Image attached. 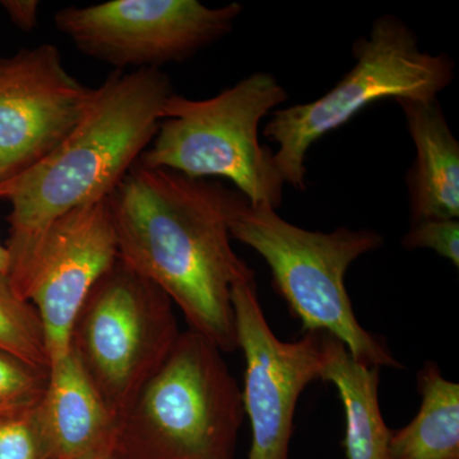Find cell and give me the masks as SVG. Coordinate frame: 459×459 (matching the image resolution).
Listing matches in <instances>:
<instances>
[{
    "label": "cell",
    "mask_w": 459,
    "mask_h": 459,
    "mask_svg": "<svg viewBox=\"0 0 459 459\" xmlns=\"http://www.w3.org/2000/svg\"><path fill=\"white\" fill-rule=\"evenodd\" d=\"M225 188L137 162L108 204L120 261L159 286L189 329L230 353L238 350L232 286L255 276L232 249Z\"/></svg>",
    "instance_id": "obj_1"
},
{
    "label": "cell",
    "mask_w": 459,
    "mask_h": 459,
    "mask_svg": "<svg viewBox=\"0 0 459 459\" xmlns=\"http://www.w3.org/2000/svg\"><path fill=\"white\" fill-rule=\"evenodd\" d=\"M172 93L160 69L113 71L95 87L66 140L0 186V199L11 204L8 255L30 246L57 217L110 197L155 138Z\"/></svg>",
    "instance_id": "obj_2"
},
{
    "label": "cell",
    "mask_w": 459,
    "mask_h": 459,
    "mask_svg": "<svg viewBox=\"0 0 459 459\" xmlns=\"http://www.w3.org/2000/svg\"><path fill=\"white\" fill-rule=\"evenodd\" d=\"M223 202L230 237L264 259L274 287L305 333L336 338L368 367L402 368L385 344L362 328L344 285L350 265L385 243L379 232L310 231L286 221L271 205L252 204L238 190L225 188Z\"/></svg>",
    "instance_id": "obj_3"
},
{
    "label": "cell",
    "mask_w": 459,
    "mask_h": 459,
    "mask_svg": "<svg viewBox=\"0 0 459 459\" xmlns=\"http://www.w3.org/2000/svg\"><path fill=\"white\" fill-rule=\"evenodd\" d=\"M221 350L188 329L117 418L119 459H234L243 395Z\"/></svg>",
    "instance_id": "obj_4"
},
{
    "label": "cell",
    "mask_w": 459,
    "mask_h": 459,
    "mask_svg": "<svg viewBox=\"0 0 459 459\" xmlns=\"http://www.w3.org/2000/svg\"><path fill=\"white\" fill-rule=\"evenodd\" d=\"M286 100L282 84L263 72L210 99L172 93L159 131L138 164L190 179L223 178L252 204L277 210L285 181L274 165L273 152L259 141V126Z\"/></svg>",
    "instance_id": "obj_5"
},
{
    "label": "cell",
    "mask_w": 459,
    "mask_h": 459,
    "mask_svg": "<svg viewBox=\"0 0 459 459\" xmlns=\"http://www.w3.org/2000/svg\"><path fill=\"white\" fill-rule=\"evenodd\" d=\"M356 65L322 98L272 113L263 134L277 144L273 161L285 184L305 190L307 151L365 108L385 99H437L455 80L446 54L420 50L416 32L400 18H377L353 45Z\"/></svg>",
    "instance_id": "obj_6"
},
{
    "label": "cell",
    "mask_w": 459,
    "mask_h": 459,
    "mask_svg": "<svg viewBox=\"0 0 459 459\" xmlns=\"http://www.w3.org/2000/svg\"><path fill=\"white\" fill-rule=\"evenodd\" d=\"M174 307L159 286L117 258L75 316L69 351L117 418L177 344Z\"/></svg>",
    "instance_id": "obj_7"
},
{
    "label": "cell",
    "mask_w": 459,
    "mask_h": 459,
    "mask_svg": "<svg viewBox=\"0 0 459 459\" xmlns=\"http://www.w3.org/2000/svg\"><path fill=\"white\" fill-rule=\"evenodd\" d=\"M241 12L240 3L110 0L60 9L54 22L84 56L126 72L188 60L229 35Z\"/></svg>",
    "instance_id": "obj_8"
},
{
    "label": "cell",
    "mask_w": 459,
    "mask_h": 459,
    "mask_svg": "<svg viewBox=\"0 0 459 459\" xmlns=\"http://www.w3.org/2000/svg\"><path fill=\"white\" fill-rule=\"evenodd\" d=\"M8 255L9 282L38 312L51 365L68 353L75 316L119 258L108 198L57 217L30 246Z\"/></svg>",
    "instance_id": "obj_9"
},
{
    "label": "cell",
    "mask_w": 459,
    "mask_h": 459,
    "mask_svg": "<svg viewBox=\"0 0 459 459\" xmlns=\"http://www.w3.org/2000/svg\"><path fill=\"white\" fill-rule=\"evenodd\" d=\"M231 301L238 349L246 359L241 395L252 428L247 459H289L296 404L319 379L325 333L281 341L265 319L255 279L235 283Z\"/></svg>",
    "instance_id": "obj_10"
},
{
    "label": "cell",
    "mask_w": 459,
    "mask_h": 459,
    "mask_svg": "<svg viewBox=\"0 0 459 459\" xmlns=\"http://www.w3.org/2000/svg\"><path fill=\"white\" fill-rule=\"evenodd\" d=\"M93 90L66 71L56 45L0 57V186L66 140L86 113Z\"/></svg>",
    "instance_id": "obj_11"
},
{
    "label": "cell",
    "mask_w": 459,
    "mask_h": 459,
    "mask_svg": "<svg viewBox=\"0 0 459 459\" xmlns=\"http://www.w3.org/2000/svg\"><path fill=\"white\" fill-rule=\"evenodd\" d=\"M38 416L50 459H87L113 452L117 416L72 351L50 365Z\"/></svg>",
    "instance_id": "obj_12"
},
{
    "label": "cell",
    "mask_w": 459,
    "mask_h": 459,
    "mask_svg": "<svg viewBox=\"0 0 459 459\" xmlns=\"http://www.w3.org/2000/svg\"><path fill=\"white\" fill-rule=\"evenodd\" d=\"M415 144L407 174L411 222L459 219V143L437 99L395 100Z\"/></svg>",
    "instance_id": "obj_13"
},
{
    "label": "cell",
    "mask_w": 459,
    "mask_h": 459,
    "mask_svg": "<svg viewBox=\"0 0 459 459\" xmlns=\"http://www.w3.org/2000/svg\"><path fill=\"white\" fill-rule=\"evenodd\" d=\"M319 379L336 386L342 401L347 459H388L392 431L380 410L379 368L355 360L340 341L325 334Z\"/></svg>",
    "instance_id": "obj_14"
},
{
    "label": "cell",
    "mask_w": 459,
    "mask_h": 459,
    "mask_svg": "<svg viewBox=\"0 0 459 459\" xmlns=\"http://www.w3.org/2000/svg\"><path fill=\"white\" fill-rule=\"evenodd\" d=\"M421 404L410 424L392 431L388 459H459V385L435 362L418 376Z\"/></svg>",
    "instance_id": "obj_15"
},
{
    "label": "cell",
    "mask_w": 459,
    "mask_h": 459,
    "mask_svg": "<svg viewBox=\"0 0 459 459\" xmlns=\"http://www.w3.org/2000/svg\"><path fill=\"white\" fill-rule=\"evenodd\" d=\"M0 349L38 367L50 368L44 328L35 307L0 273Z\"/></svg>",
    "instance_id": "obj_16"
},
{
    "label": "cell",
    "mask_w": 459,
    "mask_h": 459,
    "mask_svg": "<svg viewBox=\"0 0 459 459\" xmlns=\"http://www.w3.org/2000/svg\"><path fill=\"white\" fill-rule=\"evenodd\" d=\"M49 373L50 368L0 349V418L36 409L47 391Z\"/></svg>",
    "instance_id": "obj_17"
},
{
    "label": "cell",
    "mask_w": 459,
    "mask_h": 459,
    "mask_svg": "<svg viewBox=\"0 0 459 459\" xmlns=\"http://www.w3.org/2000/svg\"><path fill=\"white\" fill-rule=\"evenodd\" d=\"M0 459H50L38 407L0 418Z\"/></svg>",
    "instance_id": "obj_18"
},
{
    "label": "cell",
    "mask_w": 459,
    "mask_h": 459,
    "mask_svg": "<svg viewBox=\"0 0 459 459\" xmlns=\"http://www.w3.org/2000/svg\"><path fill=\"white\" fill-rule=\"evenodd\" d=\"M406 249H430L459 267V220L428 219L411 222L402 238Z\"/></svg>",
    "instance_id": "obj_19"
},
{
    "label": "cell",
    "mask_w": 459,
    "mask_h": 459,
    "mask_svg": "<svg viewBox=\"0 0 459 459\" xmlns=\"http://www.w3.org/2000/svg\"><path fill=\"white\" fill-rule=\"evenodd\" d=\"M9 20L21 31L30 32L38 26L39 7L38 0H2L0 2Z\"/></svg>",
    "instance_id": "obj_20"
},
{
    "label": "cell",
    "mask_w": 459,
    "mask_h": 459,
    "mask_svg": "<svg viewBox=\"0 0 459 459\" xmlns=\"http://www.w3.org/2000/svg\"><path fill=\"white\" fill-rule=\"evenodd\" d=\"M9 268V255L8 250L5 246L0 243V273L7 274L8 276Z\"/></svg>",
    "instance_id": "obj_21"
},
{
    "label": "cell",
    "mask_w": 459,
    "mask_h": 459,
    "mask_svg": "<svg viewBox=\"0 0 459 459\" xmlns=\"http://www.w3.org/2000/svg\"><path fill=\"white\" fill-rule=\"evenodd\" d=\"M87 459H119L117 457V455H114L113 452L104 453V455H95V457L92 458H87Z\"/></svg>",
    "instance_id": "obj_22"
}]
</instances>
